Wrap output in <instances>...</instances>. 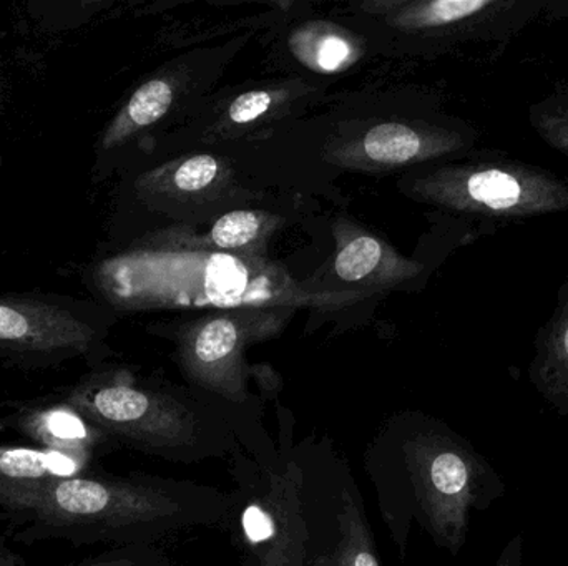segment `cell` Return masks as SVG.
<instances>
[{"label": "cell", "instance_id": "obj_1", "mask_svg": "<svg viewBox=\"0 0 568 566\" xmlns=\"http://www.w3.org/2000/svg\"><path fill=\"white\" fill-rule=\"evenodd\" d=\"M225 505L226 497L209 488L92 472L0 485V522L26 545H149L173 528L220 521Z\"/></svg>", "mask_w": 568, "mask_h": 566}, {"label": "cell", "instance_id": "obj_2", "mask_svg": "<svg viewBox=\"0 0 568 566\" xmlns=\"http://www.w3.org/2000/svg\"><path fill=\"white\" fill-rule=\"evenodd\" d=\"M60 399L110 441L150 454L193 461L206 445H220L213 442L216 431L202 412L119 379L80 382Z\"/></svg>", "mask_w": 568, "mask_h": 566}, {"label": "cell", "instance_id": "obj_3", "mask_svg": "<svg viewBox=\"0 0 568 566\" xmlns=\"http://www.w3.org/2000/svg\"><path fill=\"white\" fill-rule=\"evenodd\" d=\"M454 206L483 219L484 233L568 213V176L496 152L456 169Z\"/></svg>", "mask_w": 568, "mask_h": 566}, {"label": "cell", "instance_id": "obj_4", "mask_svg": "<svg viewBox=\"0 0 568 566\" xmlns=\"http://www.w3.org/2000/svg\"><path fill=\"white\" fill-rule=\"evenodd\" d=\"M414 474L427 524L453 552L466 541L470 508H487L506 491L480 455L444 432L426 435L414 447Z\"/></svg>", "mask_w": 568, "mask_h": 566}, {"label": "cell", "instance_id": "obj_5", "mask_svg": "<svg viewBox=\"0 0 568 566\" xmlns=\"http://www.w3.org/2000/svg\"><path fill=\"white\" fill-rule=\"evenodd\" d=\"M93 331L72 312L39 302L0 299V354L22 364H52L85 354Z\"/></svg>", "mask_w": 568, "mask_h": 566}, {"label": "cell", "instance_id": "obj_6", "mask_svg": "<svg viewBox=\"0 0 568 566\" xmlns=\"http://www.w3.org/2000/svg\"><path fill=\"white\" fill-rule=\"evenodd\" d=\"M0 428L13 429L42 451L75 459L89 467L97 452L113 442L62 399L20 405L0 421Z\"/></svg>", "mask_w": 568, "mask_h": 566}, {"label": "cell", "instance_id": "obj_7", "mask_svg": "<svg viewBox=\"0 0 568 566\" xmlns=\"http://www.w3.org/2000/svg\"><path fill=\"white\" fill-rule=\"evenodd\" d=\"M529 379L540 395L568 418V272L556 306L534 339Z\"/></svg>", "mask_w": 568, "mask_h": 566}, {"label": "cell", "instance_id": "obj_8", "mask_svg": "<svg viewBox=\"0 0 568 566\" xmlns=\"http://www.w3.org/2000/svg\"><path fill=\"white\" fill-rule=\"evenodd\" d=\"M89 474V465L39 447L0 444V485Z\"/></svg>", "mask_w": 568, "mask_h": 566}, {"label": "cell", "instance_id": "obj_9", "mask_svg": "<svg viewBox=\"0 0 568 566\" xmlns=\"http://www.w3.org/2000/svg\"><path fill=\"white\" fill-rule=\"evenodd\" d=\"M527 119L549 148L568 158V83L557 82L547 95L530 103Z\"/></svg>", "mask_w": 568, "mask_h": 566}, {"label": "cell", "instance_id": "obj_10", "mask_svg": "<svg viewBox=\"0 0 568 566\" xmlns=\"http://www.w3.org/2000/svg\"><path fill=\"white\" fill-rule=\"evenodd\" d=\"M364 150L371 159L383 163H406L423 150V140L416 130L399 123H384L367 133Z\"/></svg>", "mask_w": 568, "mask_h": 566}, {"label": "cell", "instance_id": "obj_11", "mask_svg": "<svg viewBox=\"0 0 568 566\" xmlns=\"http://www.w3.org/2000/svg\"><path fill=\"white\" fill-rule=\"evenodd\" d=\"M239 344V329L230 319L209 322L196 336L193 352L203 366H216L229 359Z\"/></svg>", "mask_w": 568, "mask_h": 566}, {"label": "cell", "instance_id": "obj_12", "mask_svg": "<svg viewBox=\"0 0 568 566\" xmlns=\"http://www.w3.org/2000/svg\"><path fill=\"white\" fill-rule=\"evenodd\" d=\"M172 89L163 80H152L133 93L126 106V119L136 126H146L162 119L172 103Z\"/></svg>", "mask_w": 568, "mask_h": 566}, {"label": "cell", "instance_id": "obj_13", "mask_svg": "<svg viewBox=\"0 0 568 566\" xmlns=\"http://www.w3.org/2000/svg\"><path fill=\"white\" fill-rule=\"evenodd\" d=\"M381 261V246L376 239L363 238L351 241L336 259V272L341 279L357 281L366 278Z\"/></svg>", "mask_w": 568, "mask_h": 566}, {"label": "cell", "instance_id": "obj_14", "mask_svg": "<svg viewBox=\"0 0 568 566\" xmlns=\"http://www.w3.org/2000/svg\"><path fill=\"white\" fill-rule=\"evenodd\" d=\"M258 229L260 222L255 213L233 212L216 222L213 226L212 239L220 248H240L252 241Z\"/></svg>", "mask_w": 568, "mask_h": 566}, {"label": "cell", "instance_id": "obj_15", "mask_svg": "<svg viewBox=\"0 0 568 566\" xmlns=\"http://www.w3.org/2000/svg\"><path fill=\"white\" fill-rule=\"evenodd\" d=\"M70 566H169L165 558L153 550L150 545H133V547H115L103 552L97 557L87 558Z\"/></svg>", "mask_w": 568, "mask_h": 566}, {"label": "cell", "instance_id": "obj_16", "mask_svg": "<svg viewBox=\"0 0 568 566\" xmlns=\"http://www.w3.org/2000/svg\"><path fill=\"white\" fill-rule=\"evenodd\" d=\"M216 173H219V163L213 156H193L180 166L175 183L183 192H196L209 186L215 179Z\"/></svg>", "mask_w": 568, "mask_h": 566}, {"label": "cell", "instance_id": "obj_17", "mask_svg": "<svg viewBox=\"0 0 568 566\" xmlns=\"http://www.w3.org/2000/svg\"><path fill=\"white\" fill-rule=\"evenodd\" d=\"M272 105V96L266 92H248L236 99L230 106V119L236 123H248L258 119Z\"/></svg>", "mask_w": 568, "mask_h": 566}, {"label": "cell", "instance_id": "obj_18", "mask_svg": "<svg viewBox=\"0 0 568 566\" xmlns=\"http://www.w3.org/2000/svg\"><path fill=\"white\" fill-rule=\"evenodd\" d=\"M347 53H349L347 43L344 40L336 39V37H331V39L324 40L323 47H321V66L327 70L336 69L346 59Z\"/></svg>", "mask_w": 568, "mask_h": 566}, {"label": "cell", "instance_id": "obj_19", "mask_svg": "<svg viewBox=\"0 0 568 566\" xmlns=\"http://www.w3.org/2000/svg\"><path fill=\"white\" fill-rule=\"evenodd\" d=\"M344 566H379V564H377V558L373 550L359 541L356 548L353 547L351 550H347Z\"/></svg>", "mask_w": 568, "mask_h": 566}, {"label": "cell", "instance_id": "obj_20", "mask_svg": "<svg viewBox=\"0 0 568 566\" xmlns=\"http://www.w3.org/2000/svg\"><path fill=\"white\" fill-rule=\"evenodd\" d=\"M0 566H23V558L7 545V538L0 535Z\"/></svg>", "mask_w": 568, "mask_h": 566}]
</instances>
